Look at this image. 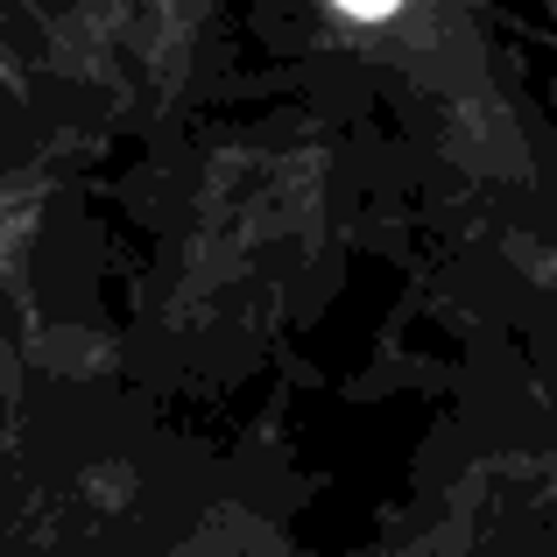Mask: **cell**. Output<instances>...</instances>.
Instances as JSON below:
<instances>
[{
    "label": "cell",
    "mask_w": 557,
    "mask_h": 557,
    "mask_svg": "<svg viewBox=\"0 0 557 557\" xmlns=\"http://www.w3.org/2000/svg\"><path fill=\"white\" fill-rule=\"evenodd\" d=\"M339 8H346V14H360V22H381V14H395L403 0H339Z\"/></svg>",
    "instance_id": "cell-1"
}]
</instances>
